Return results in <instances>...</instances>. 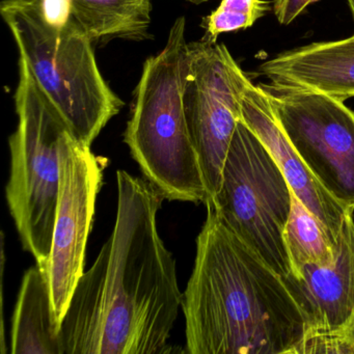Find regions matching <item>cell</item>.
<instances>
[{
	"mask_svg": "<svg viewBox=\"0 0 354 354\" xmlns=\"http://www.w3.org/2000/svg\"><path fill=\"white\" fill-rule=\"evenodd\" d=\"M113 233L80 277L59 339L64 354H174L183 302L176 261L159 235L165 200L148 180L120 169Z\"/></svg>",
	"mask_w": 354,
	"mask_h": 354,
	"instance_id": "cell-1",
	"label": "cell"
},
{
	"mask_svg": "<svg viewBox=\"0 0 354 354\" xmlns=\"http://www.w3.org/2000/svg\"><path fill=\"white\" fill-rule=\"evenodd\" d=\"M206 207L182 302L186 352L294 354L306 321L285 279Z\"/></svg>",
	"mask_w": 354,
	"mask_h": 354,
	"instance_id": "cell-2",
	"label": "cell"
},
{
	"mask_svg": "<svg viewBox=\"0 0 354 354\" xmlns=\"http://www.w3.org/2000/svg\"><path fill=\"white\" fill-rule=\"evenodd\" d=\"M185 32V17H179L162 50L145 62L124 140L165 200L205 204L206 186L184 111L189 62Z\"/></svg>",
	"mask_w": 354,
	"mask_h": 354,
	"instance_id": "cell-3",
	"label": "cell"
},
{
	"mask_svg": "<svg viewBox=\"0 0 354 354\" xmlns=\"http://www.w3.org/2000/svg\"><path fill=\"white\" fill-rule=\"evenodd\" d=\"M0 14L20 59L68 124L72 136L92 146L124 106L97 65L93 41L72 21L49 24L38 0H5Z\"/></svg>",
	"mask_w": 354,
	"mask_h": 354,
	"instance_id": "cell-4",
	"label": "cell"
},
{
	"mask_svg": "<svg viewBox=\"0 0 354 354\" xmlns=\"http://www.w3.org/2000/svg\"><path fill=\"white\" fill-rule=\"evenodd\" d=\"M15 104L18 126L10 138L6 196L24 250L46 268L59 198V144L70 129L22 59Z\"/></svg>",
	"mask_w": 354,
	"mask_h": 354,
	"instance_id": "cell-5",
	"label": "cell"
},
{
	"mask_svg": "<svg viewBox=\"0 0 354 354\" xmlns=\"http://www.w3.org/2000/svg\"><path fill=\"white\" fill-rule=\"evenodd\" d=\"M213 207L225 225L283 279L292 272L286 225L292 189L258 136L240 120L232 138Z\"/></svg>",
	"mask_w": 354,
	"mask_h": 354,
	"instance_id": "cell-6",
	"label": "cell"
},
{
	"mask_svg": "<svg viewBox=\"0 0 354 354\" xmlns=\"http://www.w3.org/2000/svg\"><path fill=\"white\" fill-rule=\"evenodd\" d=\"M250 82L225 45L207 39L189 43L184 111L206 186V203L218 189L227 151L241 120L240 101Z\"/></svg>",
	"mask_w": 354,
	"mask_h": 354,
	"instance_id": "cell-7",
	"label": "cell"
},
{
	"mask_svg": "<svg viewBox=\"0 0 354 354\" xmlns=\"http://www.w3.org/2000/svg\"><path fill=\"white\" fill-rule=\"evenodd\" d=\"M261 86L306 167L337 203L354 213V111L321 93Z\"/></svg>",
	"mask_w": 354,
	"mask_h": 354,
	"instance_id": "cell-8",
	"label": "cell"
},
{
	"mask_svg": "<svg viewBox=\"0 0 354 354\" xmlns=\"http://www.w3.org/2000/svg\"><path fill=\"white\" fill-rule=\"evenodd\" d=\"M61 184L53 246L46 270L55 319L62 321L84 273L86 242L94 221L97 196L107 160L78 142L71 131L59 144Z\"/></svg>",
	"mask_w": 354,
	"mask_h": 354,
	"instance_id": "cell-9",
	"label": "cell"
},
{
	"mask_svg": "<svg viewBox=\"0 0 354 354\" xmlns=\"http://www.w3.org/2000/svg\"><path fill=\"white\" fill-rule=\"evenodd\" d=\"M240 111L242 121L277 161L292 192L322 221L337 244L346 217L353 213L348 212L326 192L296 152L275 117L266 91L250 82L242 95Z\"/></svg>",
	"mask_w": 354,
	"mask_h": 354,
	"instance_id": "cell-10",
	"label": "cell"
},
{
	"mask_svg": "<svg viewBox=\"0 0 354 354\" xmlns=\"http://www.w3.org/2000/svg\"><path fill=\"white\" fill-rule=\"evenodd\" d=\"M304 313L306 330H326L354 320V219L344 221L333 262L306 265L285 279Z\"/></svg>",
	"mask_w": 354,
	"mask_h": 354,
	"instance_id": "cell-11",
	"label": "cell"
},
{
	"mask_svg": "<svg viewBox=\"0 0 354 354\" xmlns=\"http://www.w3.org/2000/svg\"><path fill=\"white\" fill-rule=\"evenodd\" d=\"M259 71L275 86L347 100L354 97V35L286 51L264 62Z\"/></svg>",
	"mask_w": 354,
	"mask_h": 354,
	"instance_id": "cell-12",
	"label": "cell"
},
{
	"mask_svg": "<svg viewBox=\"0 0 354 354\" xmlns=\"http://www.w3.org/2000/svg\"><path fill=\"white\" fill-rule=\"evenodd\" d=\"M11 353L64 354L46 268L24 273L12 319Z\"/></svg>",
	"mask_w": 354,
	"mask_h": 354,
	"instance_id": "cell-13",
	"label": "cell"
},
{
	"mask_svg": "<svg viewBox=\"0 0 354 354\" xmlns=\"http://www.w3.org/2000/svg\"><path fill=\"white\" fill-rule=\"evenodd\" d=\"M151 0H71V19L93 42L149 38Z\"/></svg>",
	"mask_w": 354,
	"mask_h": 354,
	"instance_id": "cell-14",
	"label": "cell"
},
{
	"mask_svg": "<svg viewBox=\"0 0 354 354\" xmlns=\"http://www.w3.org/2000/svg\"><path fill=\"white\" fill-rule=\"evenodd\" d=\"M283 239L292 272L306 265L324 266L335 259L337 244L322 221L300 202L293 192Z\"/></svg>",
	"mask_w": 354,
	"mask_h": 354,
	"instance_id": "cell-15",
	"label": "cell"
},
{
	"mask_svg": "<svg viewBox=\"0 0 354 354\" xmlns=\"http://www.w3.org/2000/svg\"><path fill=\"white\" fill-rule=\"evenodd\" d=\"M270 10L265 0H221V5L203 20L207 40L216 42L225 32L252 28Z\"/></svg>",
	"mask_w": 354,
	"mask_h": 354,
	"instance_id": "cell-16",
	"label": "cell"
},
{
	"mask_svg": "<svg viewBox=\"0 0 354 354\" xmlns=\"http://www.w3.org/2000/svg\"><path fill=\"white\" fill-rule=\"evenodd\" d=\"M294 354H354V320L339 328L306 331Z\"/></svg>",
	"mask_w": 354,
	"mask_h": 354,
	"instance_id": "cell-17",
	"label": "cell"
},
{
	"mask_svg": "<svg viewBox=\"0 0 354 354\" xmlns=\"http://www.w3.org/2000/svg\"><path fill=\"white\" fill-rule=\"evenodd\" d=\"M318 0H274L273 12L277 21L283 26H289L308 6Z\"/></svg>",
	"mask_w": 354,
	"mask_h": 354,
	"instance_id": "cell-18",
	"label": "cell"
},
{
	"mask_svg": "<svg viewBox=\"0 0 354 354\" xmlns=\"http://www.w3.org/2000/svg\"><path fill=\"white\" fill-rule=\"evenodd\" d=\"M348 5H349L350 10H351L352 16L354 20V0H347Z\"/></svg>",
	"mask_w": 354,
	"mask_h": 354,
	"instance_id": "cell-19",
	"label": "cell"
},
{
	"mask_svg": "<svg viewBox=\"0 0 354 354\" xmlns=\"http://www.w3.org/2000/svg\"><path fill=\"white\" fill-rule=\"evenodd\" d=\"M187 1H189V3H196V5H198V3H205V1H208V0H187Z\"/></svg>",
	"mask_w": 354,
	"mask_h": 354,
	"instance_id": "cell-20",
	"label": "cell"
}]
</instances>
